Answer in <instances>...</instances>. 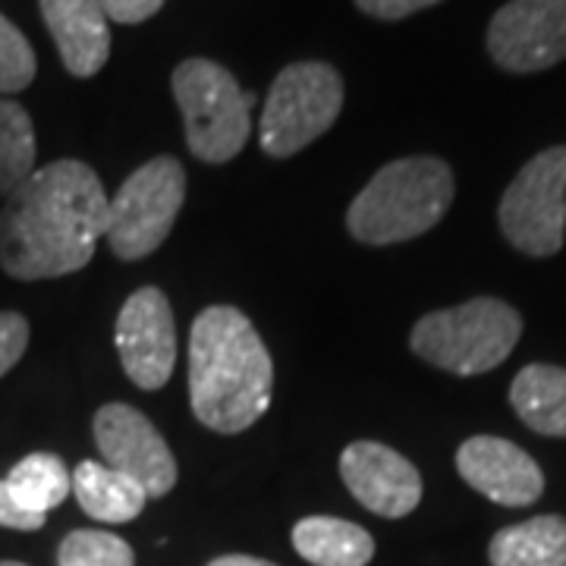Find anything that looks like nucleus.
<instances>
[{
    "label": "nucleus",
    "mask_w": 566,
    "mask_h": 566,
    "mask_svg": "<svg viewBox=\"0 0 566 566\" xmlns=\"http://www.w3.org/2000/svg\"><path fill=\"white\" fill-rule=\"evenodd\" d=\"M107 192L85 161L48 164L7 196L0 211V268L13 281L76 274L107 230Z\"/></svg>",
    "instance_id": "nucleus-1"
},
{
    "label": "nucleus",
    "mask_w": 566,
    "mask_h": 566,
    "mask_svg": "<svg viewBox=\"0 0 566 566\" xmlns=\"http://www.w3.org/2000/svg\"><path fill=\"white\" fill-rule=\"evenodd\" d=\"M274 365L255 324L233 305H208L189 334V406L218 434H240L271 406Z\"/></svg>",
    "instance_id": "nucleus-2"
},
{
    "label": "nucleus",
    "mask_w": 566,
    "mask_h": 566,
    "mask_svg": "<svg viewBox=\"0 0 566 566\" xmlns=\"http://www.w3.org/2000/svg\"><path fill=\"white\" fill-rule=\"evenodd\" d=\"M453 205V170L441 158L416 155L385 164L346 211L353 240L394 245L438 227Z\"/></svg>",
    "instance_id": "nucleus-3"
},
{
    "label": "nucleus",
    "mask_w": 566,
    "mask_h": 566,
    "mask_svg": "<svg viewBox=\"0 0 566 566\" xmlns=\"http://www.w3.org/2000/svg\"><path fill=\"white\" fill-rule=\"evenodd\" d=\"M523 337L520 312L504 300L479 296L453 308L428 312L409 334L412 353L450 375H485L506 363Z\"/></svg>",
    "instance_id": "nucleus-4"
},
{
    "label": "nucleus",
    "mask_w": 566,
    "mask_h": 566,
    "mask_svg": "<svg viewBox=\"0 0 566 566\" xmlns=\"http://www.w3.org/2000/svg\"><path fill=\"white\" fill-rule=\"evenodd\" d=\"M174 98L186 123V145L199 161L227 164L243 151L255 92H243L227 66L208 57L182 61L174 70Z\"/></svg>",
    "instance_id": "nucleus-5"
},
{
    "label": "nucleus",
    "mask_w": 566,
    "mask_h": 566,
    "mask_svg": "<svg viewBox=\"0 0 566 566\" xmlns=\"http://www.w3.org/2000/svg\"><path fill=\"white\" fill-rule=\"evenodd\" d=\"M344 111V80L322 61L283 66L264 102L259 142L271 158H293L322 139Z\"/></svg>",
    "instance_id": "nucleus-6"
},
{
    "label": "nucleus",
    "mask_w": 566,
    "mask_h": 566,
    "mask_svg": "<svg viewBox=\"0 0 566 566\" xmlns=\"http://www.w3.org/2000/svg\"><path fill=\"white\" fill-rule=\"evenodd\" d=\"M186 202V170L177 158L158 155L117 189L107 205L104 240L123 262L148 259L170 237L174 221Z\"/></svg>",
    "instance_id": "nucleus-7"
},
{
    "label": "nucleus",
    "mask_w": 566,
    "mask_h": 566,
    "mask_svg": "<svg viewBox=\"0 0 566 566\" xmlns=\"http://www.w3.org/2000/svg\"><path fill=\"white\" fill-rule=\"evenodd\" d=\"M497 221L506 243L532 259H547L566 240V145L538 151L506 186Z\"/></svg>",
    "instance_id": "nucleus-8"
},
{
    "label": "nucleus",
    "mask_w": 566,
    "mask_h": 566,
    "mask_svg": "<svg viewBox=\"0 0 566 566\" xmlns=\"http://www.w3.org/2000/svg\"><path fill=\"white\" fill-rule=\"evenodd\" d=\"M488 54L506 73H542L566 61V0H510L488 25Z\"/></svg>",
    "instance_id": "nucleus-9"
},
{
    "label": "nucleus",
    "mask_w": 566,
    "mask_h": 566,
    "mask_svg": "<svg viewBox=\"0 0 566 566\" xmlns=\"http://www.w3.org/2000/svg\"><path fill=\"white\" fill-rule=\"evenodd\" d=\"M95 444L104 465L129 475L148 497H164L177 485V460L161 431L136 406L107 403L95 412Z\"/></svg>",
    "instance_id": "nucleus-10"
},
{
    "label": "nucleus",
    "mask_w": 566,
    "mask_h": 566,
    "mask_svg": "<svg viewBox=\"0 0 566 566\" xmlns=\"http://www.w3.org/2000/svg\"><path fill=\"white\" fill-rule=\"evenodd\" d=\"M114 340L123 371L139 390H158L170 381L177 365V322L158 286H142L126 300Z\"/></svg>",
    "instance_id": "nucleus-11"
},
{
    "label": "nucleus",
    "mask_w": 566,
    "mask_h": 566,
    "mask_svg": "<svg viewBox=\"0 0 566 566\" xmlns=\"http://www.w3.org/2000/svg\"><path fill=\"white\" fill-rule=\"evenodd\" d=\"M340 475L349 494L371 513L400 520L422 501V475L403 453L378 441H356L340 457Z\"/></svg>",
    "instance_id": "nucleus-12"
},
{
    "label": "nucleus",
    "mask_w": 566,
    "mask_h": 566,
    "mask_svg": "<svg viewBox=\"0 0 566 566\" xmlns=\"http://www.w3.org/2000/svg\"><path fill=\"white\" fill-rule=\"evenodd\" d=\"M457 472L469 488L501 506L535 504L545 491V475L523 447L494 434H475L457 450Z\"/></svg>",
    "instance_id": "nucleus-13"
},
{
    "label": "nucleus",
    "mask_w": 566,
    "mask_h": 566,
    "mask_svg": "<svg viewBox=\"0 0 566 566\" xmlns=\"http://www.w3.org/2000/svg\"><path fill=\"white\" fill-rule=\"evenodd\" d=\"M44 25L61 51L63 66L88 80L111 57V20L98 0H39Z\"/></svg>",
    "instance_id": "nucleus-14"
},
{
    "label": "nucleus",
    "mask_w": 566,
    "mask_h": 566,
    "mask_svg": "<svg viewBox=\"0 0 566 566\" xmlns=\"http://www.w3.org/2000/svg\"><path fill=\"white\" fill-rule=\"evenodd\" d=\"M510 406L532 431L545 438H566V368L526 365L510 385Z\"/></svg>",
    "instance_id": "nucleus-15"
},
{
    "label": "nucleus",
    "mask_w": 566,
    "mask_h": 566,
    "mask_svg": "<svg viewBox=\"0 0 566 566\" xmlns=\"http://www.w3.org/2000/svg\"><path fill=\"white\" fill-rule=\"evenodd\" d=\"M73 494L92 520L114 523V526L133 523L148 504V494L139 482H133L129 475H123L111 465L95 463V460H85V463L76 465Z\"/></svg>",
    "instance_id": "nucleus-16"
},
{
    "label": "nucleus",
    "mask_w": 566,
    "mask_h": 566,
    "mask_svg": "<svg viewBox=\"0 0 566 566\" xmlns=\"http://www.w3.org/2000/svg\"><path fill=\"white\" fill-rule=\"evenodd\" d=\"M293 547L315 566H368L375 542L363 526L337 516H305L293 526Z\"/></svg>",
    "instance_id": "nucleus-17"
},
{
    "label": "nucleus",
    "mask_w": 566,
    "mask_h": 566,
    "mask_svg": "<svg viewBox=\"0 0 566 566\" xmlns=\"http://www.w3.org/2000/svg\"><path fill=\"white\" fill-rule=\"evenodd\" d=\"M491 566H566L564 516H532L501 528L488 545Z\"/></svg>",
    "instance_id": "nucleus-18"
},
{
    "label": "nucleus",
    "mask_w": 566,
    "mask_h": 566,
    "mask_svg": "<svg viewBox=\"0 0 566 566\" xmlns=\"http://www.w3.org/2000/svg\"><path fill=\"white\" fill-rule=\"evenodd\" d=\"M7 488H10L13 501L22 510H29L35 516H48L54 506H61L66 501V494L73 491V479H70L61 457L29 453L10 469Z\"/></svg>",
    "instance_id": "nucleus-19"
},
{
    "label": "nucleus",
    "mask_w": 566,
    "mask_h": 566,
    "mask_svg": "<svg viewBox=\"0 0 566 566\" xmlns=\"http://www.w3.org/2000/svg\"><path fill=\"white\" fill-rule=\"evenodd\" d=\"M35 126L25 107L0 98V196L7 199L35 174Z\"/></svg>",
    "instance_id": "nucleus-20"
},
{
    "label": "nucleus",
    "mask_w": 566,
    "mask_h": 566,
    "mask_svg": "<svg viewBox=\"0 0 566 566\" xmlns=\"http://www.w3.org/2000/svg\"><path fill=\"white\" fill-rule=\"evenodd\" d=\"M57 566H136V554L111 532L76 528L61 542Z\"/></svg>",
    "instance_id": "nucleus-21"
},
{
    "label": "nucleus",
    "mask_w": 566,
    "mask_h": 566,
    "mask_svg": "<svg viewBox=\"0 0 566 566\" xmlns=\"http://www.w3.org/2000/svg\"><path fill=\"white\" fill-rule=\"evenodd\" d=\"M35 80V51L13 22L0 13V95H17Z\"/></svg>",
    "instance_id": "nucleus-22"
},
{
    "label": "nucleus",
    "mask_w": 566,
    "mask_h": 566,
    "mask_svg": "<svg viewBox=\"0 0 566 566\" xmlns=\"http://www.w3.org/2000/svg\"><path fill=\"white\" fill-rule=\"evenodd\" d=\"M29 349V322L20 312H0V378L13 371Z\"/></svg>",
    "instance_id": "nucleus-23"
},
{
    "label": "nucleus",
    "mask_w": 566,
    "mask_h": 566,
    "mask_svg": "<svg viewBox=\"0 0 566 566\" xmlns=\"http://www.w3.org/2000/svg\"><path fill=\"white\" fill-rule=\"evenodd\" d=\"M107 20L120 25H136V22L151 20L164 7V0H98Z\"/></svg>",
    "instance_id": "nucleus-24"
},
{
    "label": "nucleus",
    "mask_w": 566,
    "mask_h": 566,
    "mask_svg": "<svg viewBox=\"0 0 566 566\" xmlns=\"http://www.w3.org/2000/svg\"><path fill=\"white\" fill-rule=\"evenodd\" d=\"M434 3H441V0H356V7L368 13V17H375V20H406V17H412V13H419V10H428V7H434Z\"/></svg>",
    "instance_id": "nucleus-25"
},
{
    "label": "nucleus",
    "mask_w": 566,
    "mask_h": 566,
    "mask_svg": "<svg viewBox=\"0 0 566 566\" xmlns=\"http://www.w3.org/2000/svg\"><path fill=\"white\" fill-rule=\"evenodd\" d=\"M0 526L17 528V532H35V528L44 526V516H35L13 501L7 479H0Z\"/></svg>",
    "instance_id": "nucleus-26"
},
{
    "label": "nucleus",
    "mask_w": 566,
    "mask_h": 566,
    "mask_svg": "<svg viewBox=\"0 0 566 566\" xmlns=\"http://www.w3.org/2000/svg\"><path fill=\"white\" fill-rule=\"evenodd\" d=\"M208 566H277L271 560H262V557H249V554H227V557H218Z\"/></svg>",
    "instance_id": "nucleus-27"
},
{
    "label": "nucleus",
    "mask_w": 566,
    "mask_h": 566,
    "mask_svg": "<svg viewBox=\"0 0 566 566\" xmlns=\"http://www.w3.org/2000/svg\"><path fill=\"white\" fill-rule=\"evenodd\" d=\"M0 566H25V564H20V560H0Z\"/></svg>",
    "instance_id": "nucleus-28"
}]
</instances>
